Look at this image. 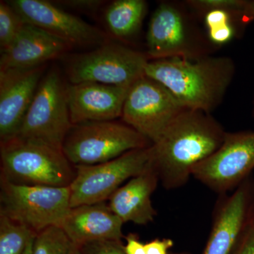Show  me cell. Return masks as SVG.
Segmentation results:
<instances>
[{"label": "cell", "instance_id": "1", "mask_svg": "<svg viewBox=\"0 0 254 254\" xmlns=\"http://www.w3.org/2000/svg\"><path fill=\"white\" fill-rule=\"evenodd\" d=\"M226 132L211 114L184 110L152 144L153 168L164 188L186 185L193 168L220 148Z\"/></svg>", "mask_w": 254, "mask_h": 254}, {"label": "cell", "instance_id": "2", "mask_svg": "<svg viewBox=\"0 0 254 254\" xmlns=\"http://www.w3.org/2000/svg\"><path fill=\"white\" fill-rule=\"evenodd\" d=\"M235 74L227 57L150 60L145 75L163 84L187 109L211 114L223 101Z\"/></svg>", "mask_w": 254, "mask_h": 254}, {"label": "cell", "instance_id": "3", "mask_svg": "<svg viewBox=\"0 0 254 254\" xmlns=\"http://www.w3.org/2000/svg\"><path fill=\"white\" fill-rule=\"evenodd\" d=\"M0 182L16 185L68 187L76 168L63 150L14 136L0 141Z\"/></svg>", "mask_w": 254, "mask_h": 254}, {"label": "cell", "instance_id": "4", "mask_svg": "<svg viewBox=\"0 0 254 254\" xmlns=\"http://www.w3.org/2000/svg\"><path fill=\"white\" fill-rule=\"evenodd\" d=\"M188 9L185 1L160 3L147 32L145 54L149 60L198 59L210 55L217 48L200 29Z\"/></svg>", "mask_w": 254, "mask_h": 254}, {"label": "cell", "instance_id": "5", "mask_svg": "<svg viewBox=\"0 0 254 254\" xmlns=\"http://www.w3.org/2000/svg\"><path fill=\"white\" fill-rule=\"evenodd\" d=\"M152 144L125 123L88 122L72 125L64 141L63 151L74 166L94 165Z\"/></svg>", "mask_w": 254, "mask_h": 254}, {"label": "cell", "instance_id": "6", "mask_svg": "<svg viewBox=\"0 0 254 254\" xmlns=\"http://www.w3.org/2000/svg\"><path fill=\"white\" fill-rule=\"evenodd\" d=\"M72 125L68 110L67 86L60 71L52 68L42 78L15 136L63 150L64 141Z\"/></svg>", "mask_w": 254, "mask_h": 254}, {"label": "cell", "instance_id": "7", "mask_svg": "<svg viewBox=\"0 0 254 254\" xmlns=\"http://www.w3.org/2000/svg\"><path fill=\"white\" fill-rule=\"evenodd\" d=\"M149 61L145 53L110 41L91 51L70 57L66 73L71 84L95 82L131 86L144 76Z\"/></svg>", "mask_w": 254, "mask_h": 254}, {"label": "cell", "instance_id": "8", "mask_svg": "<svg viewBox=\"0 0 254 254\" xmlns=\"http://www.w3.org/2000/svg\"><path fill=\"white\" fill-rule=\"evenodd\" d=\"M0 184V215L26 227L36 235L48 227L60 226L71 208L69 187Z\"/></svg>", "mask_w": 254, "mask_h": 254}, {"label": "cell", "instance_id": "9", "mask_svg": "<svg viewBox=\"0 0 254 254\" xmlns=\"http://www.w3.org/2000/svg\"><path fill=\"white\" fill-rule=\"evenodd\" d=\"M152 165L151 145L132 150L106 163L75 166L76 177L69 186L70 206L74 208L109 200L124 182L138 176Z\"/></svg>", "mask_w": 254, "mask_h": 254}, {"label": "cell", "instance_id": "10", "mask_svg": "<svg viewBox=\"0 0 254 254\" xmlns=\"http://www.w3.org/2000/svg\"><path fill=\"white\" fill-rule=\"evenodd\" d=\"M186 109L166 87L144 75L130 87L121 118L154 143Z\"/></svg>", "mask_w": 254, "mask_h": 254}, {"label": "cell", "instance_id": "11", "mask_svg": "<svg viewBox=\"0 0 254 254\" xmlns=\"http://www.w3.org/2000/svg\"><path fill=\"white\" fill-rule=\"evenodd\" d=\"M254 170V131L226 132L222 145L192 177L220 195L234 191Z\"/></svg>", "mask_w": 254, "mask_h": 254}, {"label": "cell", "instance_id": "12", "mask_svg": "<svg viewBox=\"0 0 254 254\" xmlns=\"http://www.w3.org/2000/svg\"><path fill=\"white\" fill-rule=\"evenodd\" d=\"M8 3L25 22L73 47H99L110 42L104 32L45 0H11Z\"/></svg>", "mask_w": 254, "mask_h": 254}, {"label": "cell", "instance_id": "13", "mask_svg": "<svg viewBox=\"0 0 254 254\" xmlns=\"http://www.w3.org/2000/svg\"><path fill=\"white\" fill-rule=\"evenodd\" d=\"M46 67L0 70V141L16 136Z\"/></svg>", "mask_w": 254, "mask_h": 254}, {"label": "cell", "instance_id": "14", "mask_svg": "<svg viewBox=\"0 0 254 254\" xmlns=\"http://www.w3.org/2000/svg\"><path fill=\"white\" fill-rule=\"evenodd\" d=\"M254 190L251 176L232 194L222 195L203 254H231L248 222Z\"/></svg>", "mask_w": 254, "mask_h": 254}, {"label": "cell", "instance_id": "15", "mask_svg": "<svg viewBox=\"0 0 254 254\" xmlns=\"http://www.w3.org/2000/svg\"><path fill=\"white\" fill-rule=\"evenodd\" d=\"M131 86L85 82L67 86V101L72 125L114 121L121 118Z\"/></svg>", "mask_w": 254, "mask_h": 254}, {"label": "cell", "instance_id": "16", "mask_svg": "<svg viewBox=\"0 0 254 254\" xmlns=\"http://www.w3.org/2000/svg\"><path fill=\"white\" fill-rule=\"evenodd\" d=\"M73 47L26 23L11 46L1 53L0 70L31 68L64 56Z\"/></svg>", "mask_w": 254, "mask_h": 254}, {"label": "cell", "instance_id": "17", "mask_svg": "<svg viewBox=\"0 0 254 254\" xmlns=\"http://www.w3.org/2000/svg\"><path fill=\"white\" fill-rule=\"evenodd\" d=\"M124 222L103 203L70 208L60 227L76 247L101 240H122Z\"/></svg>", "mask_w": 254, "mask_h": 254}, {"label": "cell", "instance_id": "18", "mask_svg": "<svg viewBox=\"0 0 254 254\" xmlns=\"http://www.w3.org/2000/svg\"><path fill=\"white\" fill-rule=\"evenodd\" d=\"M160 180L153 165L118 189L109 198L110 208L124 223L145 225L154 220L157 211L151 195Z\"/></svg>", "mask_w": 254, "mask_h": 254}, {"label": "cell", "instance_id": "19", "mask_svg": "<svg viewBox=\"0 0 254 254\" xmlns=\"http://www.w3.org/2000/svg\"><path fill=\"white\" fill-rule=\"evenodd\" d=\"M147 11L144 0H115L105 9V25L114 38L128 41L139 32Z\"/></svg>", "mask_w": 254, "mask_h": 254}, {"label": "cell", "instance_id": "20", "mask_svg": "<svg viewBox=\"0 0 254 254\" xmlns=\"http://www.w3.org/2000/svg\"><path fill=\"white\" fill-rule=\"evenodd\" d=\"M35 236L26 227L0 215V254H24Z\"/></svg>", "mask_w": 254, "mask_h": 254}, {"label": "cell", "instance_id": "21", "mask_svg": "<svg viewBox=\"0 0 254 254\" xmlns=\"http://www.w3.org/2000/svg\"><path fill=\"white\" fill-rule=\"evenodd\" d=\"M76 247L61 227L52 226L37 234L32 254H73Z\"/></svg>", "mask_w": 254, "mask_h": 254}, {"label": "cell", "instance_id": "22", "mask_svg": "<svg viewBox=\"0 0 254 254\" xmlns=\"http://www.w3.org/2000/svg\"><path fill=\"white\" fill-rule=\"evenodd\" d=\"M21 16L7 1H0V50L8 49L24 26Z\"/></svg>", "mask_w": 254, "mask_h": 254}, {"label": "cell", "instance_id": "23", "mask_svg": "<svg viewBox=\"0 0 254 254\" xmlns=\"http://www.w3.org/2000/svg\"><path fill=\"white\" fill-rule=\"evenodd\" d=\"M185 2L195 14L203 16L210 10L222 9L240 15L243 18L246 0H189Z\"/></svg>", "mask_w": 254, "mask_h": 254}, {"label": "cell", "instance_id": "24", "mask_svg": "<svg viewBox=\"0 0 254 254\" xmlns=\"http://www.w3.org/2000/svg\"><path fill=\"white\" fill-rule=\"evenodd\" d=\"M82 254H126L122 240H101L78 247Z\"/></svg>", "mask_w": 254, "mask_h": 254}, {"label": "cell", "instance_id": "25", "mask_svg": "<svg viewBox=\"0 0 254 254\" xmlns=\"http://www.w3.org/2000/svg\"><path fill=\"white\" fill-rule=\"evenodd\" d=\"M231 254H254V220L250 215L245 230Z\"/></svg>", "mask_w": 254, "mask_h": 254}, {"label": "cell", "instance_id": "26", "mask_svg": "<svg viewBox=\"0 0 254 254\" xmlns=\"http://www.w3.org/2000/svg\"><path fill=\"white\" fill-rule=\"evenodd\" d=\"M55 4L66 6L68 9L87 14H96L100 8L105 4L100 0H64L55 1Z\"/></svg>", "mask_w": 254, "mask_h": 254}, {"label": "cell", "instance_id": "27", "mask_svg": "<svg viewBox=\"0 0 254 254\" xmlns=\"http://www.w3.org/2000/svg\"><path fill=\"white\" fill-rule=\"evenodd\" d=\"M174 246L171 239H155L145 244L146 254H170L169 250Z\"/></svg>", "mask_w": 254, "mask_h": 254}, {"label": "cell", "instance_id": "28", "mask_svg": "<svg viewBox=\"0 0 254 254\" xmlns=\"http://www.w3.org/2000/svg\"><path fill=\"white\" fill-rule=\"evenodd\" d=\"M127 244L125 245L126 254H146L145 244L142 243L136 234L130 233L126 237Z\"/></svg>", "mask_w": 254, "mask_h": 254}, {"label": "cell", "instance_id": "29", "mask_svg": "<svg viewBox=\"0 0 254 254\" xmlns=\"http://www.w3.org/2000/svg\"><path fill=\"white\" fill-rule=\"evenodd\" d=\"M242 16L245 24L254 21V0L246 1Z\"/></svg>", "mask_w": 254, "mask_h": 254}, {"label": "cell", "instance_id": "30", "mask_svg": "<svg viewBox=\"0 0 254 254\" xmlns=\"http://www.w3.org/2000/svg\"><path fill=\"white\" fill-rule=\"evenodd\" d=\"M35 237H33V238L30 240V242H28L27 247H26V250L25 251L24 254H32V253H33V241H34Z\"/></svg>", "mask_w": 254, "mask_h": 254}, {"label": "cell", "instance_id": "31", "mask_svg": "<svg viewBox=\"0 0 254 254\" xmlns=\"http://www.w3.org/2000/svg\"><path fill=\"white\" fill-rule=\"evenodd\" d=\"M250 216L252 217V218L254 220V190L253 198H252V204H251L250 207Z\"/></svg>", "mask_w": 254, "mask_h": 254}, {"label": "cell", "instance_id": "32", "mask_svg": "<svg viewBox=\"0 0 254 254\" xmlns=\"http://www.w3.org/2000/svg\"><path fill=\"white\" fill-rule=\"evenodd\" d=\"M73 254H82L81 251H80L79 248L78 247H76L74 251H73Z\"/></svg>", "mask_w": 254, "mask_h": 254}, {"label": "cell", "instance_id": "33", "mask_svg": "<svg viewBox=\"0 0 254 254\" xmlns=\"http://www.w3.org/2000/svg\"><path fill=\"white\" fill-rule=\"evenodd\" d=\"M191 254L189 253V252H180V253H175V254Z\"/></svg>", "mask_w": 254, "mask_h": 254}, {"label": "cell", "instance_id": "34", "mask_svg": "<svg viewBox=\"0 0 254 254\" xmlns=\"http://www.w3.org/2000/svg\"></svg>", "mask_w": 254, "mask_h": 254}]
</instances>
